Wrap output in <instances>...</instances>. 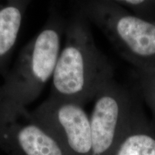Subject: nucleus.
<instances>
[{"label": "nucleus", "instance_id": "20e7f679", "mask_svg": "<svg viewBox=\"0 0 155 155\" xmlns=\"http://www.w3.org/2000/svg\"><path fill=\"white\" fill-rule=\"evenodd\" d=\"M94 101L90 116L92 155H112L142 107L137 95L115 78L101 89Z\"/></svg>", "mask_w": 155, "mask_h": 155}, {"label": "nucleus", "instance_id": "9d476101", "mask_svg": "<svg viewBox=\"0 0 155 155\" xmlns=\"http://www.w3.org/2000/svg\"><path fill=\"white\" fill-rule=\"evenodd\" d=\"M116 2L139 18L155 23V0H117Z\"/></svg>", "mask_w": 155, "mask_h": 155}, {"label": "nucleus", "instance_id": "423d86ee", "mask_svg": "<svg viewBox=\"0 0 155 155\" xmlns=\"http://www.w3.org/2000/svg\"><path fill=\"white\" fill-rule=\"evenodd\" d=\"M22 117L24 121L21 122L17 114L9 115L2 137V139L9 137V144L16 152L21 155H70L53 134L32 119L28 110Z\"/></svg>", "mask_w": 155, "mask_h": 155}, {"label": "nucleus", "instance_id": "f03ea898", "mask_svg": "<svg viewBox=\"0 0 155 155\" xmlns=\"http://www.w3.org/2000/svg\"><path fill=\"white\" fill-rule=\"evenodd\" d=\"M66 19L55 8L42 28L22 48L0 85V106L7 114L22 113L53 78Z\"/></svg>", "mask_w": 155, "mask_h": 155}, {"label": "nucleus", "instance_id": "7ed1b4c3", "mask_svg": "<svg viewBox=\"0 0 155 155\" xmlns=\"http://www.w3.org/2000/svg\"><path fill=\"white\" fill-rule=\"evenodd\" d=\"M74 5L135 70H155L154 22L139 18L114 0L77 1Z\"/></svg>", "mask_w": 155, "mask_h": 155}, {"label": "nucleus", "instance_id": "1a4fd4ad", "mask_svg": "<svg viewBox=\"0 0 155 155\" xmlns=\"http://www.w3.org/2000/svg\"><path fill=\"white\" fill-rule=\"evenodd\" d=\"M137 91L150 108L155 127V70H135Z\"/></svg>", "mask_w": 155, "mask_h": 155}, {"label": "nucleus", "instance_id": "39448f33", "mask_svg": "<svg viewBox=\"0 0 155 155\" xmlns=\"http://www.w3.org/2000/svg\"><path fill=\"white\" fill-rule=\"evenodd\" d=\"M30 114L63 144L70 155H92L90 116L84 106L48 97Z\"/></svg>", "mask_w": 155, "mask_h": 155}, {"label": "nucleus", "instance_id": "0eeeda50", "mask_svg": "<svg viewBox=\"0 0 155 155\" xmlns=\"http://www.w3.org/2000/svg\"><path fill=\"white\" fill-rule=\"evenodd\" d=\"M30 3L28 0L0 1V75L3 77L8 72L7 65Z\"/></svg>", "mask_w": 155, "mask_h": 155}, {"label": "nucleus", "instance_id": "9b49d317", "mask_svg": "<svg viewBox=\"0 0 155 155\" xmlns=\"http://www.w3.org/2000/svg\"><path fill=\"white\" fill-rule=\"evenodd\" d=\"M7 120H8L7 115L4 111L2 108L0 106V143L2 142L4 131H5V128L7 125Z\"/></svg>", "mask_w": 155, "mask_h": 155}, {"label": "nucleus", "instance_id": "f257e3e1", "mask_svg": "<svg viewBox=\"0 0 155 155\" xmlns=\"http://www.w3.org/2000/svg\"><path fill=\"white\" fill-rule=\"evenodd\" d=\"M64 36L49 97L84 106L114 79V68L96 46L91 23L78 9L66 19Z\"/></svg>", "mask_w": 155, "mask_h": 155}, {"label": "nucleus", "instance_id": "6e6552de", "mask_svg": "<svg viewBox=\"0 0 155 155\" xmlns=\"http://www.w3.org/2000/svg\"><path fill=\"white\" fill-rule=\"evenodd\" d=\"M112 155H155V127L143 109L131 121Z\"/></svg>", "mask_w": 155, "mask_h": 155}]
</instances>
